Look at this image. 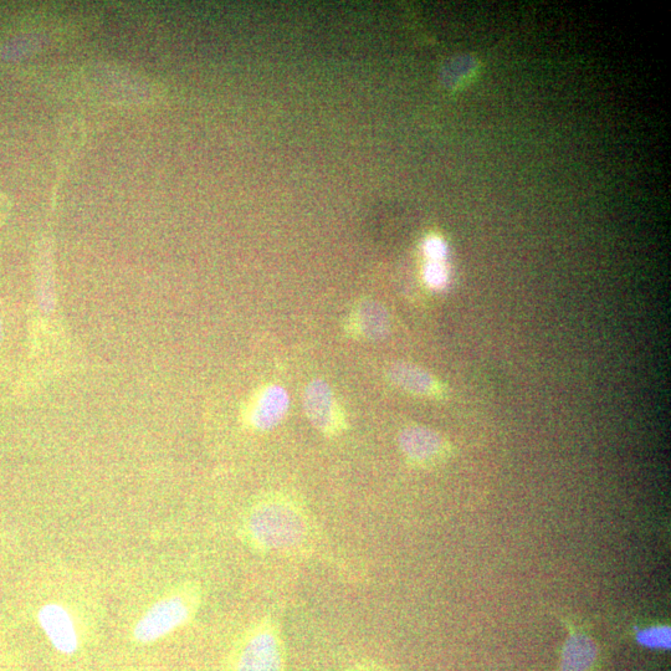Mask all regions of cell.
Instances as JSON below:
<instances>
[{"instance_id":"cell-12","label":"cell","mask_w":671,"mask_h":671,"mask_svg":"<svg viewBox=\"0 0 671 671\" xmlns=\"http://www.w3.org/2000/svg\"><path fill=\"white\" fill-rule=\"evenodd\" d=\"M425 280L434 289H442L447 284V271L439 261H432L425 268Z\"/></svg>"},{"instance_id":"cell-7","label":"cell","mask_w":671,"mask_h":671,"mask_svg":"<svg viewBox=\"0 0 671 671\" xmlns=\"http://www.w3.org/2000/svg\"><path fill=\"white\" fill-rule=\"evenodd\" d=\"M399 447L407 458L417 464H433L443 457L447 444L434 430L409 427L399 435Z\"/></svg>"},{"instance_id":"cell-13","label":"cell","mask_w":671,"mask_h":671,"mask_svg":"<svg viewBox=\"0 0 671 671\" xmlns=\"http://www.w3.org/2000/svg\"><path fill=\"white\" fill-rule=\"evenodd\" d=\"M425 252H427L432 261H439L444 258L445 247L439 239H430L427 245H425Z\"/></svg>"},{"instance_id":"cell-11","label":"cell","mask_w":671,"mask_h":671,"mask_svg":"<svg viewBox=\"0 0 671 671\" xmlns=\"http://www.w3.org/2000/svg\"><path fill=\"white\" fill-rule=\"evenodd\" d=\"M671 633L669 627H653L638 633V642L649 648H670Z\"/></svg>"},{"instance_id":"cell-3","label":"cell","mask_w":671,"mask_h":671,"mask_svg":"<svg viewBox=\"0 0 671 671\" xmlns=\"http://www.w3.org/2000/svg\"><path fill=\"white\" fill-rule=\"evenodd\" d=\"M199 594L196 589L173 594L161 599L148 609L133 629V637L140 643H152L184 626L196 613Z\"/></svg>"},{"instance_id":"cell-5","label":"cell","mask_w":671,"mask_h":671,"mask_svg":"<svg viewBox=\"0 0 671 671\" xmlns=\"http://www.w3.org/2000/svg\"><path fill=\"white\" fill-rule=\"evenodd\" d=\"M40 627L58 652L74 654L79 648V635L68 609L58 603L45 604L38 613Z\"/></svg>"},{"instance_id":"cell-4","label":"cell","mask_w":671,"mask_h":671,"mask_svg":"<svg viewBox=\"0 0 671 671\" xmlns=\"http://www.w3.org/2000/svg\"><path fill=\"white\" fill-rule=\"evenodd\" d=\"M304 408L311 424L326 437H336L345 432V414L338 406L329 384L324 381L316 379L306 387Z\"/></svg>"},{"instance_id":"cell-9","label":"cell","mask_w":671,"mask_h":671,"mask_svg":"<svg viewBox=\"0 0 671 671\" xmlns=\"http://www.w3.org/2000/svg\"><path fill=\"white\" fill-rule=\"evenodd\" d=\"M388 377L397 387L418 396H429L437 389L432 375L411 363H394L388 370Z\"/></svg>"},{"instance_id":"cell-8","label":"cell","mask_w":671,"mask_h":671,"mask_svg":"<svg viewBox=\"0 0 671 671\" xmlns=\"http://www.w3.org/2000/svg\"><path fill=\"white\" fill-rule=\"evenodd\" d=\"M350 330L356 336L379 341L386 338L391 330L388 312L377 302L366 301L358 305L350 320Z\"/></svg>"},{"instance_id":"cell-14","label":"cell","mask_w":671,"mask_h":671,"mask_svg":"<svg viewBox=\"0 0 671 671\" xmlns=\"http://www.w3.org/2000/svg\"><path fill=\"white\" fill-rule=\"evenodd\" d=\"M353 671H382V670H379L376 667H371V665H368V664H362V665H357V667Z\"/></svg>"},{"instance_id":"cell-10","label":"cell","mask_w":671,"mask_h":671,"mask_svg":"<svg viewBox=\"0 0 671 671\" xmlns=\"http://www.w3.org/2000/svg\"><path fill=\"white\" fill-rule=\"evenodd\" d=\"M597 658V647L585 634H572L562 658V671H587Z\"/></svg>"},{"instance_id":"cell-6","label":"cell","mask_w":671,"mask_h":671,"mask_svg":"<svg viewBox=\"0 0 671 671\" xmlns=\"http://www.w3.org/2000/svg\"><path fill=\"white\" fill-rule=\"evenodd\" d=\"M289 394L280 386H269L256 394L247 411V422L258 432L276 427L289 411Z\"/></svg>"},{"instance_id":"cell-2","label":"cell","mask_w":671,"mask_h":671,"mask_svg":"<svg viewBox=\"0 0 671 671\" xmlns=\"http://www.w3.org/2000/svg\"><path fill=\"white\" fill-rule=\"evenodd\" d=\"M230 671H285V648L276 623H256L235 650Z\"/></svg>"},{"instance_id":"cell-1","label":"cell","mask_w":671,"mask_h":671,"mask_svg":"<svg viewBox=\"0 0 671 671\" xmlns=\"http://www.w3.org/2000/svg\"><path fill=\"white\" fill-rule=\"evenodd\" d=\"M245 530L250 542L266 552H296L311 536L309 517L295 500L269 495L250 510Z\"/></svg>"}]
</instances>
